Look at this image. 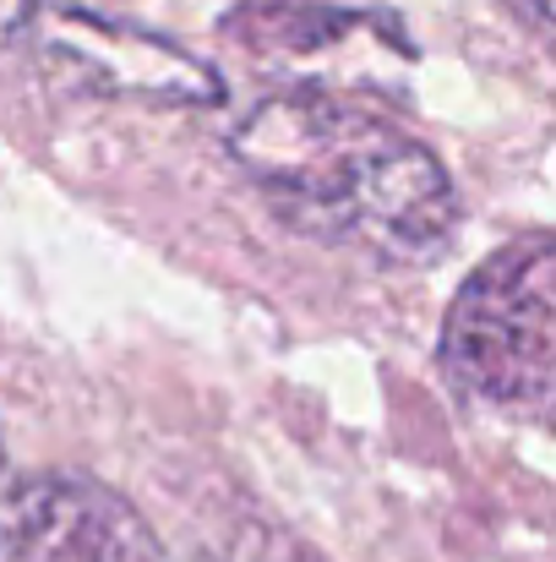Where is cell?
<instances>
[{
  "mask_svg": "<svg viewBox=\"0 0 556 562\" xmlns=\"http://www.w3.org/2000/svg\"><path fill=\"white\" fill-rule=\"evenodd\" d=\"M213 562H328V558L311 552L306 541H295L290 530L251 519V525H240V530L229 536V547H224Z\"/></svg>",
  "mask_w": 556,
  "mask_h": 562,
  "instance_id": "cell-6",
  "label": "cell"
},
{
  "mask_svg": "<svg viewBox=\"0 0 556 562\" xmlns=\"http://www.w3.org/2000/svg\"><path fill=\"white\" fill-rule=\"evenodd\" d=\"M0 464H5V448H0Z\"/></svg>",
  "mask_w": 556,
  "mask_h": 562,
  "instance_id": "cell-7",
  "label": "cell"
},
{
  "mask_svg": "<svg viewBox=\"0 0 556 562\" xmlns=\"http://www.w3.org/2000/svg\"><path fill=\"white\" fill-rule=\"evenodd\" d=\"M229 154L300 240L420 268L447 257L458 235V191L442 159L355 99L284 88L240 115Z\"/></svg>",
  "mask_w": 556,
  "mask_h": 562,
  "instance_id": "cell-1",
  "label": "cell"
},
{
  "mask_svg": "<svg viewBox=\"0 0 556 562\" xmlns=\"http://www.w3.org/2000/svg\"><path fill=\"white\" fill-rule=\"evenodd\" d=\"M11 49L55 88L154 110H213L224 77L175 38L110 22L77 0H27L11 22Z\"/></svg>",
  "mask_w": 556,
  "mask_h": 562,
  "instance_id": "cell-3",
  "label": "cell"
},
{
  "mask_svg": "<svg viewBox=\"0 0 556 562\" xmlns=\"http://www.w3.org/2000/svg\"><path fill=\"white\" fill-rule=\"evenodd\" d=\"M0 562H170L132 497L82 475L38 470L0 492Z\"/></svg>",
  "mask_w": 556,
  "mask_h": 562,
  "instance_id": "cell-4",
  "label": "cell"
},
{
  "mask_svg": "<svg viewBox=\"0 0 556 562\" xmlns=\"http://www.w3.org/2000/svg\"><path fill=\"white\" fill-rule=\"evenodd\" d=\"M376 27L366 11H339V5H290V0H257V5H235V16L224 22L229 38L268 49V55H317L344 33Z\"/></svg>",
  "mask_w": 556,
  "mask_h": 562,
  "instance_id": "cell-5",
  "label": "cell"
},
{
  "mask_svg": "<svg viewBox=\"0 0 556 562\" xmlns=\"http://www.w3.org/2000/svg\"><path fill=\"white\" fill-rule=\"evenodd\" d=\"M556 367V246L546 229L491 251L447 306L442 372L464 398L546 420Z\"/></svg>",
  "mask_w": 556,
  "mask_h": 562,
  "instance_id": "cell-2",
  "label": "cell"
}]
</instances>
